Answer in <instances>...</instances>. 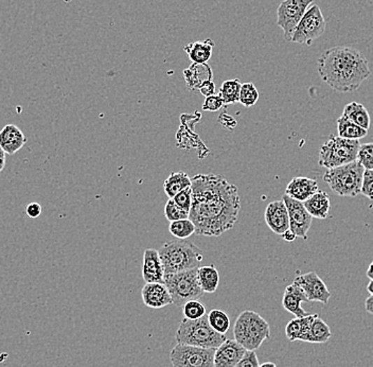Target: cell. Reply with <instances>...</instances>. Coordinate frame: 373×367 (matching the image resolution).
Returning <instances> with one entry per match:
<instances>
[{
	"mask_svg": "<svg viewBox=\"0 0 373 367\" xmlns=\"http://www.w3.org/2000/svg\"><path fill=\"white\" fill-rule=\"evenodd\" d=\"M192 204L189 219L199 236L220 237L234 228L240 214L239 189L218 174H197L191 179Z\"/></svg>",
	"mask_w": 373,
	"mask_h": 367,
	"instance_id": "obj_1",
	"label": "cell"
},
{
	"mask_svg": "<svg viewBox=\"0 0 373 367\" xmlns=\"http://www.w3.org/2000/svg\"><path fill=\"white\" fill-rule=\"evenodd\" d=\"M318 74L337 92H356L370 77L364 53L352 47L339 46L323 51L318 59Z\"/></svg>",
	"mask_w": 373,
	"mask_h": 367,
	"instance_id": "obj_2",
	"label": "cell"
},
{
	"mask_svg": "<svg viewBox=\"0 0 373 367\" xmlns=\"http://www.w3.org/2000/svg\"><path fill=\"white\" fill-rule=\"evenodd\" d=\"M164 275L199 269L204 261V251L185 240L169 241L160 249Z\"/></svg>",
	"mask_w": 373,
	"mask_h": 367,
	"instance_id": "obj_3",
	"label": "cell"
},
{
	"mask_svg": "<svg viewBox=\"0 0 373 367\" xmlns=\"http://www.w3.org/2000/svg\"><path fill=\"white\" fill-rule=\"evenodd\" d=\"M234 340L248 352H255L271 337V328L265 317L255 311L240 313L234 326Z\"/></svg>",
	"mask_w": 373,
	"mask_h": 367,
	"instance_id": "obj_4",
	"label": "cell"
},
{
	"mask_svg": "<svg viewBox=\"0 0 373 367\" xmlns=\"http://www.w3.org/2000/svg\"><path fill=\"white\" fill-rule=\"evenodd\" d=\"M175 339L177 344L212 349H216L227 340L225 335H220L212 329L207 315L195 321L185 317L179 324Z\"/></svg>",
	"mask_w": 373,
	"mask_h": 367,
	"instance_id": "obj_5",
	"label": "cell"
},
{
	"mask_svg": "<svg viewBox=\"0 0 373 367\" xmlns=\"http://www.w3.org/2000/svg\"><path fill=\"white\" fill-rule=\"evenodd\" d=\"M365 169L356 160L337 168L328 169L323 181L333 193L339 197L354 198L360 195Z\"/></svg>",
	"mask_w": 373,
	"mask_h": 367,
	"instance_id": "obj_6",
	"label": "cell"
},
{
	"mask_svg": "<svg viewBox=\"0 0 373 367\" xmlns=\"http://www.w3.org/2000/svg\"><path fill=\"white\" fill-rule=\"evenodd\" d=\"M164 284L170 293L173 304L177 307H183L190 300H199L205 294L197 279V269L167 274Z\"/></svg>",
	"mask_w": 373,
	"mask_h": 367,
	"instance_id": "obj_7",
	"label": "cell"
},
{
	"mask_svg": "<svg viewBox=\"0 0 373 367\" xmlns=\"http://www.w3.org/2000/svg\"><path fill=\"white\" fill-rule=\"evenodd\" d=\"M360 146V140L330 136L321 148L318 164L323 168L332 169L356 162Z\"/></svg>",
	"mask_w": 373,
	"mask_h": 367,
	"instance_id": "obj_8",
	"label": "cell"
},
{
	"mask_svg": "<svg viewBox=\"0 0 373 367\" xmlns=\"http://www.w3.org/2000/svg\"><path fill=\"white\" fill-rule=\"evenodd\" d=\"M327 28V22L319 6L313 4L293 33L290 42L311 46L314 41L321 38Z\"/></svg>",
	"mask_w": 373,
	"mask_h": 367,
	"instance_id": "obj_9",
	"label": "cell"
},
{
	"mask_svg": "<svg viewBox=\"0 0 373 367\" xmlns=\"http://www.w3.org/2000/svg\"><path fill=\"white\" fill-rule=\"evenodd\" d=\"M214 350L177 344L171 350V364L172 367H214Z\"/></svg>",
	"mask_w": 373,
	"mask_h": 367,
	"instance_id": "obj_10",
	"label": "cell"
},
{
	"mask_svg": "<svg viewBox=\"0 0 373 367\" xmlns=\"http://www.w3.org/2000/svg\"><path fill=\"white\" fill-rule=\"evenodd\" d=\"M314 0H283L277 10V25L284 33V40L290 42L293 33Z\"/></svg>",
	"mask_w": 373,
	"mask_h": 367,
	"instance_id": "obj_11",
	"label": "cell"
},
{
	"mask_svg": "<svg viewBox=\"0 0 373 367\" xmlns=\"http://www.w3.org/2000/svg\"><path fill=\"white\" fill-rule=\"evenodd\" d=\"M290 219V230L298 238L308 239V233L312 226V216L309 214L302 202L290 199L288 195L282 197Z\"/></svg>",
	"mask_w": 373,
	"mask_h": 367,
	"instance_id": "obj_12",
	"label": "cell"
},
{
	"mask_svg": "<svg viewBox=\"0 0 373 367\" xmlns=\"http://www.w3.org/2000/svg\"><path fill=\"white\" fill-rule=\"evenodd\" d=\"M297 286H300L306 294L308 302H318L327 305L331 298V292L327 284L315 272L297 276L294 280Z\"/></svg>",
	"mask_w": 373,
	"mask_h": 367,
	"instance_id": "obj_13",
	"label": "cell"
},
{
	"mask_svg": "<svg viewBox=\"0 0 373 367\" xmlns=\"http://www.w3.org/2000/svg\"><path fill=\"white\" fill-rule=\"evenodd\" d=\"M247 352L236 340H226L214 350V367H234Z\"/></svg>",
	"mask_w": 373,
	"mask_h": 367,
	"instance_id": "obj_14",
	"label": "cell"
},
{
	"mask_svg": "<svg viewBox=\"0 0 373 367\" xmlns=\"http://www.w3.org/2000/svg\"><path fill=\"white\" fill-rule=\"evenodd\" d=\"M265 222L272 232L276 235H283L290 230V219L286 204L282 201H274L267 205L265 212Z\"/></svg>",
	"mask_w": 373,
	"mask_h": 367,
	"instance_id": "obj_15",
	"label": "cell"
},
{
	"mask_svg": "<svg viewBox=\"0 0 373 367\" xmlns=\"http://www.w3.org/2000/svg\"><path fill=\"white\" fill-rule=\"evenodd\" d=\"M142 278L146 284H164V271L158 249H148L144 251Z\"/></svg>",
	"mask_w": 373,
	"mask_h": 367,
	"instance_id": "obj_16",
	"label": "cell"
},
{
	"mask_svg": "<svg viewBox=\"0 0 373 367\" xmlns=\"http://www.w3.org/2000/svg\"><path fill=\"white\" fill-rule=\"evenodd\" d=\"M143 304L148 308L160 309L172 305V298L164 284H146L141 291Z\"/></svg>",
	"mask_w": 373,
	"mask_h": 367,
	"instance_id": "obj_17",
	"label": "cell"
},
{
	"mask_svg": "<svg viewBox=\"0 0 373 367\" xmlns=\"http://www.w3.org/2000/svg\"><path fill=\"white\" fill-rule=\"evenodd\" d=\"M27 137L15 125H7L0 130V148L7 155H14L27 144Z\"/></svg>",
	"mask_w": 373,
	"mask_h": 367,
	"instance_id": "obj_18",
	"label": "cell"
},
{
	"mask_svg": "<svg viewBox=\"0 0 373 367\" xmlns=\"http://www.w3.org/2000/svg\"><path fill=\"white\" fill-rule=\"evenodd\" d=\"M318 191V183L315 179L304 176L294 177L286 187V195L304 203Z\"/></svg>",
	"mask_w": 373,
	"mask_h": 367,
	"instance_id": "obj_19",
	"label": "cell"
},
{
	"mask_svg": "<svg viewBox=\"0 0 373 367\" xmlns=\"http://www.w3.org/2000/svg\"><path fill=\"white\" fill-rule=\"evenodd\" d=\"M302 303H308V298L302 289L295 282L286 286L282 298V307L296 317H304L308 313L302 308Z\"/></svg>",
	"mask_w": 373,
	"mask_h": 367,
	"instance_id": "obj_20",
	"label": "cell"
},
{
	"mask_svg": "<svg viewBox=\"0 0 373 367\" xmlns=\"http://www.w3.org/2000/svg\"><path fill=\"white\" fill-rule=\"evenodd\" d=\"M185 85L191 92H199V88L206 81L213 80V71L211 67L206 64L192 63L190 67L183 70Z\"/></svg>",
	"mask_w": 373,
	"mask_h": 367,
	"instance_id": "obj_21",
	"label": "cell"
},
{
	"mask_svg": "<svg viewBox=\"0 0 373 367\" xmlns=\"http://www.w3.org/2000/svg\"><path fill=\"white\" fill-rule=\"evenodd\" d=\"M318 314H308L304 317H296L290 319L286 327V335L288 341H302L306 342L310 331L311 325L315 317Z\"/></svg>",
	"mask_w": 373,
	"mask_h": 367,
	"instance_id": "obj_22",
	"label": "cell"
},
{
	"mask_svg": "<svg viewBox=\"0 0 373 367\" xmlns=\"http://www.w3.org/2000/svg\"><path fill=\"white\" fill-rule=\"evenodd\" d=\"M216 46L213 41L207 39V40L201 41V42L190 43L183 47V50L188 55L189 59L195 64L208 63L212 57L213 48Z\"/></svg>",
	"mask_w": 373,
	"mask_h": 367,
	"instance_id": "obj_23",
	"label": "cell"
},
{
	"mask_svg": "<svg viewBox=\"0 0 373 367\" xmlns=\"http://www.w3.org/2000/svg\"><path fill=\"white\" fill-rule=\"evenodd\" d=\"M304 205L312 218L321 219V220L328 218L330 207H331L329 195L325 191H317L312 197L304 201Z\"/></svg>",
	"mask_w": 373,
	"mask_h": 367,
	"instance_id": "obj_24",
	"label": "cell"
},
{
	"mask_svg": "<svg viewBox=\"0 0 373 367\" xmlns=\"http://www.w3.org/2000/svg\"><path fill=\"white\" fill-rule=\"evenodd\" d=\"M197 279H199V286L204 293L216 292L218 284H220V274L216 265H209L199 267L197 269Z\"/></svg>",
	"mask_w": 373,
	"mask_h": 367,
	"instance_id": "obj_25",
	"label": "cell"
},
{
	"mask_svg": "<svg viewBox=\"0 0 373 367\" xmlns=\"http://www.w3.org/2000/svg\"><path fill=\"white\" fill-rule=\"evenodd\" d=\"M191 187V179L183 171L171 173L170 176L164 181V189L169 199H173L177 193Z\"/></svg>",
	"mask_w": 373,
	"mask_h": 367,
	"instance_id": "obj_26",
	"label": "cell"
},
{
	"mask_svg": "<svg viewBox=\"0 0 373 367\" xmlns=\"http://www.w3.org/2000/svg\"><path fill=\"white\" fill-rule=\"evenodd\" d=\"M343 115L346 118L349 119L350 121L356 123L358 127L367 130V131L370 127V115L362 103L351 102L346 105Z\"/></svg>",
	"mask_w": 373,
	"mask_h": 367,
	"instance_id": "obj_27",
	"label": "cell"
},
{
	"mask_svg": "<svg viewBox=\"0 0 373 367\" xmlns=\"http://www.w3.org/2000/svg\"><path fill=\"white\" fill-rule=\"evenodd\" d=\"M332 333L329 325L321 317H315L311 325L306 342L312 344H325L331 339Z\"/></svg>",
	"mask_w": 373,
	"mask_h": 367,
	"instance_id": "obj_28",
	"label": "cell"
},
{
	"mask_svg": "<svg viewBox=\"0 0 373 367\" xmlns=\"http://www.w3.org/2000/svg\"><path fill=\"white\" fill-rule=\"evenodd\" d=\"M337 132H339V137L351 140L362 139V138L366 137L367 134H368L367 130L358 127V125L346 118L344 115L337 119Z\"/></svg>",
	"mask_w": 373,
	"mask_h": 367,
	"instance_id": "obj_29",
	"label": "cell"
},
{
	"mask_svg": "<svg viewBox=\"0 0 373 367\" xmlns=\"http://www.w3.org/2000/svg\"><path fill=\"white\" fill-rule=\"evenodd\" d=\"M241 85H242V83L239 79L226 80V81L223 82L220 88V94L218 95L222 97L223 102H224L225 106L228 104H236V103L239 102Z\"/></svg>",
	"mask_w": 373,
	"mask_h": 367,
	"instance_id": "obj_30",
	"label": "cell"
},
{
	"mask_svg": "<svg viewBox=\"0 0 373 367\" xmlns=\"http://www.w3.org/2000/svg\"><path fill=\"white\" fill-rule=\"evenodd\" d=\"M207 317L209 325L216 333H220V335H225L230 330V319L225 311L220 310V309H213V310L210 311Z\"/></svg>",
	"mask_w": 373,
	"mask_h": 367,
	"instance_id": "obj_31",
	"label": "cell"
},
{
	"mask_svg": "<svg viewBox=\"0 0 373 367\" xmlns=\"http://www.w3.org/2000/svg\"><path fill=\"white\" fill-rule=\"evenodd\" d=\"M169 232L179 240H185L195 234V226L190 219H183L178 221L170 222Z\"/></svg>",
	"mask_w": 373,
	"mask_h": 367,
	"instance_id": "obj_32",
	"label": "cell"
},
{
	"mask_svg": "<svg viewBox=\"0 0 373 367\" xmlns=\"http://www.w3.org/2000/svg\"><path fill=\"white\" fill-rule=\"evenodd\" d=\"M258 100H259V92H258L255 84L251 83V82L243 83L241 85L239 102L244 105L245 107H253V105L257 104Z\"/></svg>",
	"mask_w": 373,
	"mask_h": 367,
	"instance_id": "obj_33",
	"label": "cell"
},
{
	"mask_svg": "<svg viewBox=\"0 0 373 367\" xmlns=\"http://www.w3.org/2000/svg\"><path fill=\"white\" fill-rule=\"evenodd\" d=\"M356 160L362 165L365 170H373V144H360L358 148Z\"/></svg>",
	"mask_w": 373,
	"mask_h": 367,
	"instance_id": "obj_34",
	"label": "cell"
},
{
	"mask_svg": "<svg viewBox=\"0 0 373 367\" xmlns=\"http://www.w3.org/2000/svg\"><path fill=\"white\" fill-rule=\"evenodd\" d=\"M183 315L185 319H199L206 315V308L199 300H190V302L185 303L183 306Z\"/></svg>",
	"mask_w": 373,
	"mask_h": 367,
	"instance_id": "obj_35",
	"label": "cell"
},
{
	"mask_svg": "<svg viewBox=\"0 0 373 367\" xmlns=\"http://www.w3.org/2000/svg\"><path fill=\"white\" fill-rule=\"evenodd\" d=\"M164 216L167 220L170 222L178 221L183 219H189V212H185L183 208L179 207L174 200L169 199L164 207Z\"/></svg>",
	"mask_w": 373,
	"mask_h": 367,
	"instance_id": "obj_36",
	"label": "cell"
},
{
	"mask_svg": "<svg viewBox=\"0 0 373 367\" xmlns=\"http://www.w3.org/2000/svg\"><path fill=\"white\" fill-rule=\"evenodd\" d=\"M173 200L179 207L183 208L185 212H190L191 204H192V191H191V187L177 193L173 198Z\"/></svg>",
	"mask_w": 373,
	"mask_h": 367,
	"instance_id": "obj_37",
	"label": "cell"
},
{
	"mask_svg": "<svg viewBox=\"0 0 373 367\" xmlns=\"http://www.w3.org/2000/svg\"><path fill=\"white\" fill-rule=\"evenodd\" d=\"M360 193L368 199L373 200V170L364 171Z\"/></svg>",
	"mask_w": 373,
	"mask_h": 367,
	"instance_id": "obj_38",
	"label": "cell"
},
{
	"mask_svg": "<svg viewBox=\"0 0 373 367\" xmlns=\"http://www.w3.org/2000/svg\"><path fill=\"white\" fill-rule=\"evenodd\" d=\"M224 106H225V104L223 102L222 97L220 95L214 94L205 99L203 109L204 111H207V112H218Z\"/></svg>",
	"mask_w": 373,
	"mask_h": 367,
	"instance_id": "obj_39",
	"label": "cell"
},
{
	"mask_svg": "<svg viewBox=\"0 0 373 367\" xmlns=\"http://www.w3.org/2000/svg\"><path fill=\"white\" fill-rule=\"evenodd\" d=\"M259 359L255 352H247L244 358L234 367H259Z\"/></svg>",
	"mask_w": 373,
	"mask_h": 367,
	"instance_id": "obj_40",
	"label": "cell"
},
{
	"mask_svg": "<svg viewBox=\"0 0 373 367\" xmlns=\"http://www.w3.org/2000/svg\"><path fill=\"white\" fill-rule=\"evenodd\" d=\"M43 207L38 203H30L26 207V214H28L29 218L37 219L42 214Z\"/></svg>",
	"mask_w": 373,
	"mask_h": 367,
	"instance_id": "obj_41",
	"label": "cell"
},
{
	"mask_svg": "<svg viewBox=\"0 0 373 367\" xmlns=\"http://www.w3.org/2000/svg\"><path fill=\"white\" fill-rule=\"evenodd\" d=\"M199 92H201L205 98L214 95V92H216V84H214L213 80L206 81L205 83L199 88Z\"/></svg>",
	"mask_w": 373,
	"mask_h": 367,
	"instance_id": "obj_42",
	"label": "cell"
},
{
	"mask_svg": "<svg viewBox=\"0 0 373 367\" xmlns=\"http://www.w3.org/2000/svg\"><path fill=\"white\" fill-rule=\"evenodd\" d=\"M220 119H223L222 125H224V127H227L228 129V125L230 123H232V125H236L237 127V121L234 120V118H232L230 115L226 114V113H224V114H220Z\"/></svg>",
	"mask_w": 373,
	"mask_h": 367,
	"instance_id": "obj_43",
	"label": "cell"
},
{
	"mask_svg": "<svg viewBox=\"0 0 373 367\" xmlns=\"http://www.w3.org/2000/svg\"><path fill=\"white\" fill-rule=\"evenodd\" d=\"M365 308H366L367 312L373 315V296L367 298L366 302H365Z\"/></svg>",
	"mask_w": 373,
	"mask_h": 367,
	"instance_id": "obj_44",
	"label": "cell"
},
{
	"mask_svg": "<svg viewBox=\"0 0 373 367\" xmlns=\"http://www.w3.org/2000/svg\"><path fill=\"white\" fill-rule=\"evenodd\" d=\"M281 237L284 241H286V242H293V241H294L295 239L297 238V237L295 236L294 233L290 232V230H286V232L284 233L283 235H281Z\"/></svg>",
	"mask_w": 373,
	"mask_h": 367,
	"instance_id": "obj_45",
	"label": "cell"
},
{
	"mask_svg": "<svg viewBox=\"0 0 373 367\" xmlns=\"http://www.w3.org/2000/svg\"><path fill=\"white\" fill-rule=\"evenodd\" d=\"M6 156H7V154H6L5 151L0 148V173L3 172V169H5L6 162H7Z\"/></svg>",
	"mask_w": 373,
	"mask_h": 367,
	"instance_id": "obj_46",
	"label": "cell"
},
{
	"mask_svg": "<svg viewBox=\"0 0 373 367\" xmlns=\"http://www.w3.org/2000/svg\"><path fill=\"white\" fill-rule=\"evenodd\" d=\"M367 277L373 282V261L369 265L368 270H367Z\"/></svg>",
	"mask_w": 373,
	"mask_h": 367,
	"instance_id": "obj_47",
	"label": "cell"
},
{
	"mask_svg": "<svg viewBox=\"0 0 373 367\" xmlns=\"http://www.w3.org/2000/svg\"><path fill=\"white\" fill-rule=\"evenodd\" d=\"M367 291H368L369 294H370V296H373V282H372V280H370V282H369L368 286H367Z\"/></svg>",
	"mask_w": 373,
	"mask_h": 367,
	"instance_id": "obj_48",
	"label": "cell"
},
{
	"mask_svg": "<svg viewBox=\"0 0 373 367\" xmlns=\"http://www.w3.org/2000/svg\"><path fill=\"white\" fill-rule=\"evenodd\" d=\"M259 367H277V365L273 362H265L262 365H259Z\"/></svg>",
	"mask_w": 373,
	"mask_h": 367,
	"instance_id": "obj_49",
	"label": "cell"
}]
</instances>
